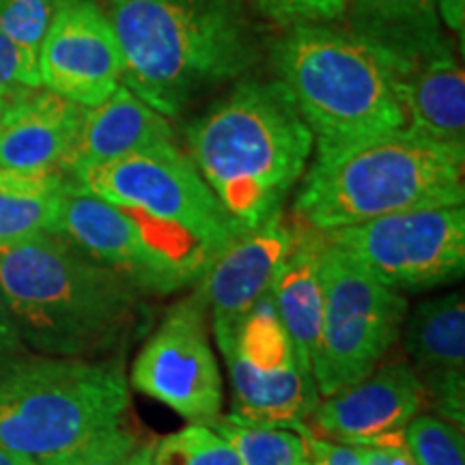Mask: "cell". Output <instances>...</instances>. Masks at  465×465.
<instances>
[{
	"instance_id": "obj_10",
	"label": "cell",
	"mask_w": 465,
	"mask_h": 465,
	"mask_svg": "<svg viewBox=\"0 0 465 465\" xmlns=\"http://www.w3.org/2000/svg\"><path fill=\"white\" fill-rule=\"evenodd\" d=\"M394 291L455 282L465 272V207H424L323 232Z\"/></svg>"
},
{
	"instance_id": "obj_23",
	"label": "cell",
	"mask_w": 465,
	"mask_h": 465,
	"mask_svg": "<svg viewBox=\"0 0 465 465\" xmlns=\"http://www.w3.org/2000/svg\"><path fill=\"white\" fill-rule=\"evenodd\" d=\"M209 427L229 441L242 465H311L304 438L293 429L252 424L235 416H218Z\"/></svg>"
},
{
	"instance_id": "obj_37",
	"label": "cell",
	"mask_w": 465,
	"mask_h": 465,
	"mask_svg": "<svg viewBox=\"0 0 465 465\" xmlns=\"http://www.w3.org/2000/svg\"><path fill=\"white\" fill-rule=\"evenodd\" d=\"M93 3H95V0H93Z\"/></svg>"
},
{
	"instance_id": "obj_21",
	"label": "cell",
	"mask_w": 465,
	"mask_h": 465,
	"mask_svg": "<svg viewBox=\"0 0 465 465\" xmlns=\"http://www.w3.org/2000/svg\"><path fill=\"white\" fill-rule=\"evenodd\" d=\"M405 351L418 375L463 371L465 302L463 293H449L416 306L405 323Z\"/></svg>"
},
{
	"instance_id": "obj_34",
	"label": "cell",
	"mask_w": 465,
	"mask_h": 465,
	"mask_svg": "<svg viewBox=\"0 0 465 465\" xmlns=\"http://www.w3.org/2000/svg\"><path fill=\"white\" fill-rule=\"evenodd\" d=\"M153 450H155V441H143V444H136V449L132 450L130 457H127L125 465H153Z\"/></svg>"
},
{
	"instance_id": "obj_19",
	"label": "cell",
	"mask_w": 465,
	"mask_h": 465,
	"mask_svg": "<svg viewBox=\"0 0 465 465\" xmlns=\"http://www.w3.org/2000/svg\"><path fill=\"white\" fill-rule=\"evenodd\" d=\"M322 246V232L304 224L295 226V243L270 291L276 315L287 330L302 366L311 373L323 317Z\"/></svg>"
},
{
	"instance_id": "obj_22",
	"label": "cell",
	"mask_w": 465,
	"mask_h": 465,
	"mask_svg": "<svg viewBox=\"0 0 465 465\" xmlns=\"http://www.w3.org/2000/svg\"><path fill=\"white\" fill-rule=\"evenodd\" d=\"M69 174H25L0 168V248L56 232Z\"/></svg>"
},
{
	"instance_id": "obj_25",
	"label": "cell",
	"mask_w": 465,
	"mask_h": 465,
	"mask_svg": "<svg viewBox=\"0 0 465 465\" xmlns=\"http://www.w3.org/2000/svg\"><path fill=\"white\" fill-rule=\"evenodd\" d=\"M403 440L416 465H465L463 429L438 416L418 414L405 427Z\"/></svg>"
},
{
	"instance_id": "obj_29",
	"label": "cell",
	"mask_w": 465,
	"mask_h": 465,
	"mask_svg": "<svg viewBox=\"0 0 465 465\" xmlns=\"http://www.w3.org/2000/svg\"><path fill=\"white\" fill-rule=\"evenodd\" d=\"M37 56L0 35V100H11L20 93L39 89Z\"/></svg>"
},
{
	"instance_id": "obj_26",
	"label": "cell",
	"mask_w": 465,
	"mask_h": 465,
	"mask_svg": "<svg viewBox=\"0 0 465 465\" xmlns=\"http://www.w3.org/2000/svg\"><path fill=\"white\" fill-rule=\"evenodd\" d=\"M136 444V433L121 420L114 427H108L102 433L93 435L78 449L50 459L42 465H125L127 457L132 455Z\"/></svg>"
},
{
	"instance_id": "obj_35",
	"label": "cell",
	"mask_w": 465,
	"mask_h": 465,
	"mask_svg": "<svg viewBox=\"0 0 465 465\" xmlns=\"http://www.w3.org/2000/svg\"><path fill=\"white\" fill-rule=\"evenodd\" d=\"M0 465H39V463L33 461V459H28V457L15 455V452L0 449Z\"/></svg>"
},
{
	"instance_id": "obj_13",
	"label": "cell",
	"mask_w": 465,
	"mask_h": 465,
	"mask_svg": "<svg viewBox=\"0 0 465 465\" xmlns=\"http://www.w3.org/2000/svg\"><path fill=\"white\" fill-rule=\"evenodd\" d=\"M56 235H63L91 259L124 276L141 293L166 295L188 287L130 213L91 194L74 177L63 194Z\"/></svg>"
},
{
	"instance_id": "obj_4",
	"label": "cell",
	"mask_w": 465,
	"mask_h": 465,
	"mask_svg": "<svg viewBox=\"0 0 465 465\" xmlns=\"http://www.w3.org/2000/svg\"><path fill=\"white\" fill-rule=\"evenodd\" d=\"M465 153L394 130L317 153L295 196V216L328 232L424 207L463 205Z\"/></svg>"
},
{
	"instance_id": "obj_20",
	"label": "cell",
	"mask_w": 465,
	"mask_h": 465,
	"mask_svg": "<svg viewBox=\"0 0 465 465\" xmlns=\"http://www.w3.org/2000/svg\"><path fill=\"white\" fill-rule=\"evenodd\" d=\"M349 31L403 67L450 48L441 35L438 0H347Z\"/></svg>"
},
{
	"instance_id": "obj_17",
	"label": "cell",
	"mask_w": 465,
	"mask_h": 465,
	"mask_svg": "<svg viewBox=\"0 0 465 465\" xmlns=\"http://www.w3.org/2000/svg\"><path fill=\"white\" fill-rule=\"evenodd\" d=\"M171 143H174V134L166 116L121 84L108 100L84 108L67 155L65 173L74 177L83 168L106 164Z\"/></svg>"
},
{
	"instance_id": "obj_11",
	"label": "cell",
	"mask_w": 465,
	"mask_h": 465,
	"mask_svg": "<svg viewBox=\"0 0 465 465\" xmlns=\"http://www.w3.org/2000/svg\"><path fill=\"white\" fill-rule=\"evenodd\" d=\"M205 312L199 291L177 302L143 345L127 377L138 392L201 424L216 420L223 410V377Z\"/></svg>"
},
{
	"instance_id": "obj_16",
	"label": "cell",
	"mask_w": 465,
	"mask_h": 465,
	"mask_svg": "<svg viewBox=\"0 0 465 465\" xmlns=\"http://www.w3.org/2000/svg\"><path fill=\"white\" fill-rule=\"evenodd\" d=\"M84 108L31 89L11 97L0 116V168L25 174H67L65 162Z\"/></svg>"
},
{
	"instance_id": "obj_12",
	"label": "cell",
	"mask_w": 465,
	"mask_h": 465,
	"mask_svg": "<svg viewBox=\"0 0 465 465\" xmlns=\"http://www.w3.org/2000/svg\"><path fill=\"white\" fill-rule=\"evenodd\" d=\"M42 89L93 108L124 84V58L110 17L93 0H63L37 52Z\"/></svg>"
},
{
	"instance_id": "obj_2",
	"label": "cell",
	"mask_w": 465,
	"mask_h": 465,
	"mask_svg": "<svg viewBox=\"0 0 465 465\" xmlns=\"http://www.w3.org/2000/svg\"><path fill=\"white\" fill-rule=\"evenodd\" d=\"M315 136L281 80L242 83L188 130V158L243 231L281 212Z\"/></svg>"
},
{
	"instance_id": "obj_30",
	"label": "cell",
	"mask_w": 465,
	"mask_h": 465,
	"mask_svg": "<svg viewBox=\"0 0 465 465\" xmlns=\"http://www.w3.org/2000/svg\"><path fill=\"white\" fill-rule=\"evenodd\" d=\"M293 431H300L302 438H304L311 465H362L360 446L317 438V435H312L308 424H300Z\"/></svg>"
},
{
	"instance_id": "obj_6",
	"label": "cell",
	"mask_w": 465,
	"mask_h": 465,
	"mask_svg": "<svg viewBox=\"0 0 465 465\" xmlns=\"http://www.w3.org/2000/svg\"><path fill=\"white\" fill-rule=\"evenodd\" d=\"M74 179L130 213L188 284L243 232L174 143L83 168Z\"/></svg>"
},
{
	"instance_id": "obj_18",
	"label": "cell",
	"mask_w": 465,
	"mask_h": 465,
	"mask_svg": "<svg viewBox=\"0 0 465 465\" xmlns=\"http://www.w3.org/2000/svg\"><path fill=\"white\" fill-rule=\"evenodd\" d=\"M405 127L418 136L465 153V74L444 48L397 67Z\"/></svg>"
},
{
	"instance_id": "obj_9",
	"label": "cell",
	"mask_w": 465,
	"mask_h": 465,
	"mask_svg": "<svg viewBox=\"0 0 465 465\" xmlns=\"http://www.w3.org/2000/svg\"><path fill=\"white\" fill-rule=\"evenodd\" d=\"M213 334L229 371L231 416L282 429L306 424L319 403L317 383L302 366L270 293Z\"/></svg>"
},
{
	"instance_id": "obj_28",
	"label": "cell",
	"mask_w": 465,
	"mask_h": 465,
	"mask_svg": "<svg viewBox=\"0 0 465 465\" xmlns=\"http://www.w3.org/2000/svg\"><path fill=\"white\" fill-rule=\"evenodd\" d=\"M424 388V401L441 420L463 429L465 424V375L463 371H438L418 375Z\"/></svg>"
},
{
	"instance_id": "obj_14",
	"label": "cell",
	"mask_w": 465,
	"mask_h": 465,
	"mask_svg": "<svg viewBox=\"0 0 465 465\" xmlns=\"http://www.w3.org/2000/svg\"><path fill=\"white\" fill-rule=\"evenodd\" d=\"M422 405L424 388L414 366L391 362L319 401L311 420L325 438L342 444H405V427L420 414Z\"/></svg>"
},
{
	"instance_id": "obj_31",
	"label": "cell",
	"mask_w": 465,
	"mask_h": 465,
	"mask_svg": "<svg viewBox=\"0 0 465 465\" xmlns=\"http://www.w3.org/2000/svg\"><path fill=\"white\" fill-rule=\"evenodd\" d=\"M28 353L31 351L26 349L20 332H17V325L9 311L5 291L0 287V371L7 369L9 364L17 362L20 358L28 356Z\"/></svg>"
},
{
	"instance_id": "obj_36",
	"label": "cell",
	"mask_w": 465,
	"mask_h": 465,
	"mask_svg": "<svg viewBox=\"0 0 465 465\" xmlns=\"http://www.w3.org/2000/svg\"><path fill=\"white\" fill-rule=\"evenodd\" d=\"M7 102L9 100H0V116H3V110H5V106H7Z\"/></svg>"
},
{
	"instance_id": "obj_27",
	"label": "cell",
	"mask_w": 465,
	"mask_h": 465,
	"mask_svg": "<svg viewBox=\"0 0 465 465\" xmlns=\"http://www.w3.org/2000/svg\"><path fill=\"white\" fill-rule=\"evenodd\" d=\"M254 5L282 26L332 25L347 9V0H254Z\"/></svg>"
},
{
	"instance_id": "obj_3",
	"label": "cell",
	"mask_w": 465,
	"mask_h": 465,
	"mask_svg": "<svg viewBox=\"0 0 465 465\" xmlns=\"http://www.w3.org/2000/svg\"><path fill=\"white\" fill-rule=\"evenodd\" d=\"M124 84L164 116H177L207 86L254 61L240 0H110Z\"/></svg>"
},
{
	"instance_id": "obj_8",
	"label": "cell",
	"mask_w": 465,
	"mask_h": 465,
	"mask_svg": "<svg viewBox=\"0 0 465 465\" xmlns=\"http://www.w3.org/2000/svg\"><path fill=\"white\" fill-rule=\"evenodd\" d=\"M322 282L323 317L312 377L319 397H332L383 362L403 330L407 300L371 276L325 235Z\"/></svg>"
},
{
	"instance_id": "obj_7",
	"label": "cell",
	"mask_w": 465,
	"mask_h": 465,
	"mask_svg": "<svg viewBox=\"0 0 465 465\" xmlns=\"http://www.w3.org/2000/svg\"><path fill=\"white\" fill-rule=\"evenodd\" d=\"M127 407L121 360L28 353L0 371V449L42 465L114 427Z\"/></svg>"
},
{
	"instance_id": "obj_1",
	"label": "cell",
	"mask_w": 465,
	"mask_h": 465,
	"mask_svg": "<svg viewBox=\"0 0 465 465\" xmlns=\"http://www.w3.org/2000/svg\"><path fill=\"white\" fill-rule=\"evenodd\" d=\"M0 287L28 351L75 360L124 345L143 295L56 232L0 248Z\"/></svg>"
},
{
	"instance_id": "obj_15",
	"label": "cell",
	"mask_w": 465,
	"mask_h": 465,
	"mask_svg": "<svg viewBox=\"0 0 465 465\" xmlns=\"http://www.w3.org/2000/svg\"><path fill=\"white\" fill-rule=\"evenodd\" d=\"M293 243L295 226L284 220L281 209L220 250L196 281V291L212 311L213 330L240 322L270 293Z\"/></svg>"
},
{
	"instance_id": "obj_32",
	"label": "cell",
	"mask_w": 465,
	"mask_h": 465,
	"mask_svg": "<svg viewBox=\"0 0 465 465\" xmlns=\"http://www.w3.org/2000/svg\"><path fill=\"white\" fill-rule=\"evenodd\" d=\"M362 465H416L405 444L360 446Z\"/></svg>"
},
{
	"instance_id": "obj_24",
	"label": "cell",
	"mask_w": 465,
	"mask_h": 465,
	"mask_svg": "<svg viewBox=\"0 0 465 465\" xmlns=\"http://www.w3.org/2000/svg\"><path fill=\"white\" fill-rule=\"evenodd\" d=\"M153 465H242L223 435L209 424L190 422L182 431L155 441Z\"/></svg>"
},
{
	"instance_id": "obj_33",
	"label": "cell",
	"mask_w": 465,
	"mask_h": 465,
	"mask_svg": "<svg viewBox=\"0 0 465 465\" xmlns=\"http://www.w3.org/2000/svg\"><path fill=\"white\" fill-rule=\"evenodd\" d=\"M438 15L450 31L463 33L465 0H438Z\"/></svg>"
},
{
	"instance_id": "obj_5",
	"label": "cell",
	"mask_w": 465,
	"mask_h": 465,
	"mask_svg": "<svg viewBox=\"0 0 465 465\" xmlns=\"http://www.w3.org/2000/svg\"><path fill=\"white\" fill-rule=\"evenodd\" d=\"M276 63L281 83L315 136L317 153L405 127L392 58L351 31L291 26L278 44Z\"/></svg>"
}]
</instances>
